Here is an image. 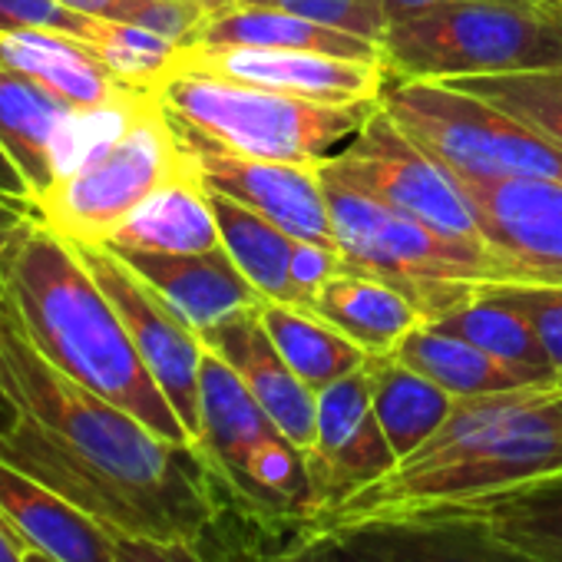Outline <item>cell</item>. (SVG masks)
Wrapping results in <instances>:
<instances>
[{"instance_id": "cell-12", "label": "cell", "mask_w": 562, "mask_h": 562, "mask_svg": "<svg viewBox=\"0 0 562 562\" xmlns=\"http://www.w3.org/2000/svg\"><path fill=\"white\" fill-rule=\"evenodd\" d=\"M305 460L315 493V519L335 513L397 467V453L374 414L368 368L318 391L315 440L305 450Z\"/></svg>"}, {"instance_id": "cell-17", "label": "cell", "mask_w": 562, "mask_h": 562, "mask_svg": "<svg viewBox=\"0 0 562 562\" xmlns=\"http://www.w3.org/2000/svg\"><path fill=\"white\" fill-rule=\"evenodd\" d=\"M209 351H215L251 391L261 411L281 427L295 447L308 450L315 440V411L318 394L292 371L268 338L258 308H248L209 331L199 335Z\"/></svg>"}, {"instance_id": "cell-26", "label": "cell", "mask_w": 562, "mask_h": 562, "mask_svg": "<svg viewBox=\"0 0 562 562\" xmlns=\"http://www.w3.org/2000/svg\"><path fill=\"white\" fill-rule=\"evenodd\" d=\"M364 368H368L371 401H374L381 430H384L391 450L397 453V460H404L440 430V424L450 417L457 397L447 394L430 378H424L420 371L397 361L394 355L368 358Z\"/></svg>"}, {"instance_id": "cell-19", "label": "cell", "mask_w": 562, "mask_h": 562, "mask_svg": "<svg viewBox=\"0 0 562 562\" xmlns=\"http://www.w3.org/2000/svg\"><path fill=\"white\" fill-rule=\"evenodd\" d=\"M80 106L0 60V149L11 156L37 205L60 179V156Z\"/></svg>"}, {"instance_id": "cell-40", "label": "cell", "mask_w": 562, "mask_h": 562, "mask_svg": "<svg viewBox=\"0 0 562 562\" xmlns=\"http://www.w3.org/2000/svg\"><path fill=\"white\" fill-rule=\"evenodd\" d=\"M34 205L11 199V195H0V268H4V258L11 251V245L18 241V235L27 228V222L34 218Z\"/></svg>"}, {"instance_id": "cell-16", "label": "cell", "mask_w": 562, "mask_h": 562, "mask_svg": "<svg viewBox=\"0 0 562 562\" xmlns=\"http://www.w3.org/2000/svg\"><path fill=\"white\" fill-rule=\"evenodd\" d=\"M378 562H539L490 522L460 509H424L335 526Z\"/></svg>"}, {"instance_id": "cell-9", "label": "cell", "mask_w": 562, "mask_h": 562, "mask_svg": "<svg viewBox=\"0 0 562 562\" xmlns=\"http://www.w3.org/2000/svg\"><path fill=\"white\" fill-rule=\"evenodd\" d=\"M378 103L457 179H562L559 146L460 87L387 77Z\"/></svg>"}, {"instance_id": "cell-6", "label": "cell", "mask_w": 562, "mask_h": 562, "mask_svg": "<svg viewBox=\"0 0 562 562\" xmlns=\"http://www.w3.org/2000/svg\"><path fill=\"white\" fill-rule=\"evenodd\" d=\"M195 447L225 499L258 526L292 529L315 519L305 450L281 434L245 381L209 348L199 374Z\"/></svg>"}, {"instance_id": "cell-22", "label": "cell", "mask_w": 562, "mask_h": 562, "mask_svg": "<svg viewBox=\"0 0 562 562\" xmlns=\"http://www.w3.org/2000/svg\"><path fill=\"white\" fill-rule=\"evenodd\" d=\"M371 358L394 355V348L424 325V312L384 278L345 268L315 295L312 308Z\"/></svg>"}, {"instance_id": "cell-5", "label": "cell", "mask_w": 562, "mask_h": 562, "mask_svg": "<svg viewBox=\"0 0 562 562\" xmlns=\"http://www.w3.org/2000/svg\"><path fill=\"white\" fill-rule=\"evenodd\" d=\"M335 245L345 265L404 292L427 322L470 302L496 281H513L486 245L450 238L387 202L325 179Z\"/></svg>"}, {"instance_id": "cell-42", "label": "cell", "mask_w": 562, "mask_h": 562, "mask_svg": "<svg viewBox=\"0 0 562 562\" xmlns=\"http://www.w3.org/2000/svg\"><path fill=\"white\" fill-rule=\"evenodd\" d=\"M0 195H11V199H21L31 205V192H27V182L24 176L18 172V166L11 162V156L0 149Z\"/></svg>"}, {"instance_id": "cell-27", "label": "cell", "mask_w": 562, "mask_h": 562, "mask_svg": "<svg viewBox=\"0 0 562 562\" xmlns=\"http://www.w3.org/2000/svg\"><path fill=\"white\" fill-rule=\"evenodd\" d=\"M258 318L274 341L278 355L292 364V371L318 394L335 381L361 371L368 364V351H361L351 338L331 328L315 312L292 302H261Z\"/></svg>"}, {"instance_id": "cell-4", "label": "cell", "mask_w": 562, "mask_h": 562, "mask_svg": "<svg viewBox=\"0 0 562 562\" xmlns=\"http://www.w3.org/2000/svg\"><path fill=\"white\" fill-rule=\"evenodd\" d=\"M381 64L394 80H470L562 70V0H473L387 24Z\"/></svg>"}, {"instance_id": "cell-37", "label": "cell", "mask_w": 562, "mask_h": 562, "mask_svg": "<svg viewBox=\"0 0 562 562\" xmlns=\"http://www.w3.org/2000/svg\"><path fill=\"white\" fill-rule=\"evenodd\" d=\"M103 21L77 14L64 8L60 0H0V34L14 31H50V34H67L93 47Z\"/></svg>"}, {"instance_id": "cell-43", "label": "cell", "mask_w": 562, "mask_h": 562, "mask_svg": "<svg viewBox=\"0 0 562 562\" xmlns=\"http://www.w3.org/2000/svg\"><path fill=\"white\" fill-rule=\"evenodd\" d=\"M27 549L31 546L21 539V532L0 513V562H27Z\"/></svg>"}, {"instance_id": "cell-1", "label": "cell", "mask_w": 562, "mask_h": 562, "mask_svg": "<svg viewBox=\"0 0 562 562\" xmlns=\"http://www.w3.org/2000/svg\"><path fill=\"white\" fill-rule=\"evenodd\" d=\"M0 384L14 427L0 460L116 532L209 539L225 493L195 443H176L44 361L0 285Z\"/></svg>"}, {"instance_id": "cell-46", "label": "cell", "mask_w": 562, "mask_h": 562, "mask_svg": "<svg viewBox=\"0 0 562 562\" xmlns=\"http://www.w3.org/2000/svg\"><path fill=\"white\" fill-rule=\"evenodd\" d=\"M27 562H57V559H54V555H47V552L27 549Z\"/></svg>"}, {"instance_id": "cell-23", "label": "cell", "mask_w": 562, "mask_h": 562, "mask_svg": "<svg viewBox=\"0 0 562 562\" xmlns=\"http://www.w3.org/2000/svg\"><path fill=\"white\" fill-rule=\"evenodd\" d=\"M106 245L113 251L159 255H195L222 248V232L199 169L166 182L146 202H139Z\"/></svg>"}, {"instance_id": "cell-35", "label": "cell", "mask_w": 562, "mask_h": 562, "mask_svg": "<svg viewBox=\"0 0 562 562\" xmlns=\"http://www.w3.org/2000/svg\"><path fill=\"white\" fill-rule=\"evenodd\" d=\"M503 302L516 305L536 328L555 381L562 384V285H532V281H496L490 285Z\"/></svg>"}, {"instance_id": "cell-44", "label": "cell", "mask_w": 562, "mask_h": 562, "mask_svg": "<svg viewBox=\"0 0 562 562\" xmlns=\"http://www.w3.org/2000/svg\"><path fill=\"white\" fill-rule=\"evenodd\" d=\"M14 420H18V414H14V404H11V397H8L4 384H0V437H4V434L14 427Z\"/></svg>"}, {"instance_id": "cell-31", "label": "cell", "mask_w": 562, "mask_h": 562, "mask_svg": "<svg viewBox=\"0 0 562 562\" xmlns=\"http://www.w3.org/2000/svg\"><path fill=\"white\" fill-rule=\"evenodd\" d=\"M450 87H460L519 116L522 123L539 130L552 146L562 149V70L470 77V80H450Z\"/></svg>"}, {"instance_id": "cell-18", "label": "cell", "mask_w": 562, "mask_h": 562, "mask_svg": "<svg viewBox=\"0 0 562 562\" xmlns=\"http://www.w3.org/2000/svg\"><path fill=\"white\" fill-rule=\"evenodd\" d=\"M116 255L199 335L265 302L251 281L238 271V265L228 258L225 248L195 251V255H159V251H116Z\"/></svg>"}, {"instance_id": "cell-32", "label": "cell", "mask_w": 562, "mask_h": 562, "mask_svg": "<svg viewBox=\"0 0 562 562\" xmlns=\"http://www.w3.org/2000/svg\"><path fill=\"white\" fill-rule=\"evenodd\" d=\"M93 50L100 60L130 87L153 93L156 83L176 67L182 47L169 41L166 34L146 27V24H126V21H103Z\"/></svg>"}, {"instance_id": "cell-3", "label": "cell", "mask_w": 562, "mask_h": 562, "mask_svg": "<svg viewBox=\"0 0 562 562\" xmlns=\"http://www.w3.org/2000/svg\"><path fill=\"white\" fill-rule=\"evenodd\" d=\"M562 470V387H516L453 404L440 430L322 526L470 503Z\"/></svg>"}, {"instance_id": "cell-36", "label": "cell", "mask_w": 562, "mask_h": 562, "mask_svg": "<svg viewBox=\"0 0 562 562\" xmlns=\"http://www.w3.org/2000/svg\"><path fill=\"white\" fill-rule=\"evenodd\" d=\"M248 562H378L348 532L322 522L292 526V536L278 549L255 552Z\"/></svg>"}, {"instance_id": "cell-30", "label": "cell", "mask_w": 562, "mask_h": 562, "mask_svg": "<svg viewBox=\"0 0 562 562\" xmlns=\"http://www.w3.org/2000/svg\"><path fill=\"white\" fill-rule=\"evenodd\" d=\"M394 358L404 361L407 368L420 371L434 384H440L457 401L503 394V391H516V387H529V384H522V378H516L496 358H490L486 351H480L467 338L450 335V331H443V328H437L430 322L417 325L394 348Z\"/></svg>"}, {"instance_id": "cell-33", "label": "cell", "mask_w": 562, "mask_h": 562, "mask_svg": "<svg viewBox=\"0 0 562 562\" xmlns=\"http://www.w3.org/2000/svg\"><path fill=\"white\" fill-rule=\"evenodd\" d=\"M60 4L97 21L146 24L176 41L179 47H189L199 24L205 21L199 0H60Z\"/></svg>"}, {"instance_id": "cell-34", "label": "cell", "mask_w": 562, "mask_h": 562, "mask_svg": "<svg viewBox=\"0 0 562 562\" xmlns=\"http://www.w3.org/2000/svg\"><path fill=\"white\" fill-rule=\"evenodd\" d=\"M235 4L289 11V14H299V18L328 24V27H338V31H351V34L378 41V44L387 27L384 0H235Z\"/></svg>"}, {"instance_id": "cell-10", "label": "cell", "mask_w": 562, "mask_h": 562, "mask_svg": "<svg viewBox=\"0 0 562 562\" xmlns=\"http://www.w3.org/2000/svg\"><path fill=\"white\" fill-rule=\"evenodd\" d=\"M322 176L368 192L450 238L486 245L460 179L417 139H411L381 103L364 126L322 166Z\"/></svg>"}, {"instance_id": "cell-11", "label": "cell", "mask_w": 562, "mask_h": 562, "mask_svg": "<svg viewBox=\"0 0 562 562\" xmlns=\"http://www.w3.org/2000/svg\"><path fill=\"white\" fill-rule=\"evenodd\" d=\"M106 292L113 308L120 312L146 371L179 414L192 443L199 440V374L205 345L199 331H192L146 281L106 245H74Z\"/></svg>"}, {"instance_id": "cell-41", "label": "cell", "mask_w": 562, "mask_h": 562, "mask_svg": "<svg viewBox=\"0 0 562 562\" xmlns=\"http://www.w3.org/2000/svg\"><path fill=\"white\" fill-rule=\"evenodd\" d=\"M450 4H473V0H384V14H387V24H394V21H407L437 8H450ZM499 4H519V0H499Z\"/></svg>"}, {"instance_id": "cell-15", "label": "cell", "mask_w": 562, "mask_h": 562, "mask_svg": "<svg viewBox=\"0 0 562 562\" xmlns=\"http://www.w3.org/2000/svg\"><path fill=\"white\" fill-rule=\"evenodd\" d=\"M179 67L212 74L232 83L261 87L315 103H378L387 83L384 64L348 60L312 50H265V47H182Z\"/></svg>"}, {"instance_id": "cell-20", "label": "cell", "mask_w": 562, "mask_h": 562, "mask_svg": "<svg viewBox=\"0 0 562 562\" xmlns=\"http://www.w3.org/2000/svg\"><path fill=\"white\" fill-rule=\"evenodd\" d=\"M0 513L21 539L57 562H113V529L67 496L0 460Z\"/></svg>"}, {"instance_id": "cell-24", "label": "cell", "mask_w": 562, "mask_h": 562, "mask_svg": "<svg viewBox=\"0 0 562 562\" xmlns=\"http://www.w3.org/2000/svg\"><path fill=\"white\" fill-rule=\"evenodd\" d=\"M192 44L209 47H265V50H312V54H331L348 60H374L381 64V44L358 37L351 31H338L289 11L274 8H225L218 14H209ZM189 44V47H192Z\"/></svg>"}, {"instance_id": "cell-28", "label": "cell", "mask_w": 562, "mask_h": 562, "mask_svg": "<svg viewBox=\"0 0 562 562\" xmlns=\"http://www.w3.org/2000/svg\"><path fill=\"white\" fill-rule=\"evenodd\" d=\"M209 202L222 232V248L238 265V271L251 281L255 292L265 302L299 305L295 285H292V241L295 238L285 228H278L271 218L258 215L255 209L235 202L232 195L218 189H209Z\"/></svg>"}, {"instance_id": "cell-38", "label": "cell", "mask_w": 562, "mask_h": 562, "mask_svg": "<svg viewBox=\"0 0 562 562\" xmlns=\"http://www.w3.org/2000/svg\"><path fill=\"white\" fill-rule=\"evenodd\" d=\"M345 255L338 251V245H325V241H305L295 238L292 241V285H295V299L302 308H312L315 295L328 285L335 274H341Z\"/></svg>"}, {"instance_id": "cell-8", "label": "cell", "mask_w": 562, "mask_h": 562, "mask_svg": "<svg viewBox=\"0 0 562 562\" xmlns=\"http://www.w3.org/2000/svg\"><path fill=\"white\" fill-rule=\"evenodd\" d=\"M186 172H195L186 139L149 93L130 126L57 179L34 212L70 245H106L139 202Z\"/></svg>"}, {"instance_id": "cell-13", "label": "cell", "mask_w": 562, "mask_h": 562, "mask_svg": "<svg viewBox=\"0 0 562 562\" xmlns=\"http://www.w3.org/2000/svg\"><path fill=\"white\" fill-rule=\"evenodd\" d=\"M480 235L513 281L562 285V179H460Z\"/></svg>"}, {"instance_id": "cell-39", "label": "cell", "mask_w": 562, "mask_h": 562, "mask_svg": "<svg viewBox=\"0 0 562 562\" xmlns=\"http://www.w3.org/2000/svg\"><path fill=\"white\" fill-rule=\"evenodd\" d=\"M202 542L205 539H156L113 529V562H212Z\"/></svg>"}, {"instance_id": "cell-21", "label": "cell", "mask_w": 562, "mask_h": 562, "mask_svg": "<svg viewBox=\"0 0 562 562\" xmlns=\"http://www.w3.org/2000/svg\"><path fill=\"white\" fill-rule=\"evenodd\" d=\"M0 60L41 80L47 90L70 100L80 110H97L130 93H146L123 83L90 44L67 34H50V31L0 34Z\"/></svg>"}, {"instance_id": "cell-29", "label": "cell", "mask_w": 562, "mask_h": 562, "mask_svg": "<svg viewBox=\"0 0 562 562\" xmlns=\"http://www.w3.org/2000/svg\"><path fill=\"white\" fill-rule=\"evenodd\" d=\"M480 516L506 542L529 552L539 562H562V470L499 490L470 503L440 506Z\"/></svg>"}, {"instance_id": "cell-45", "label": "cell", "mask_w": 562, "mask_h": 562, "mask_svg": "<svg viewBox=\"0 0 562 562\" xmlns=\"http://www.w3.org/2000/svg\"><path fill=\"white\" fill-rule=\"evenodd\" d=\"M235 0H199V8L205 11V18L209 14H218V11H225V8H232Z\"/></svg>"}, {"instance_id": "cell-14", "label": "cell", "mask_w": 562, "mask_h": 562, "mask_svg": "<svg viewBox=\"0 0 562 562\" xmlns=\"http://www.w3.org/2000/svg\"><path fill=\"white\" fill-rule=\"evenodd\" d=\"M179 133L209 189H218L232 195L235 202L255 209L258 215L271 218L278 228H285L292 238L335 245L322 166L258 159V156L225 149L182 126Z\"/></svg>"}, {"instance_id": "cell-25", "label": "cell", "mask_w": 562, "mask_h": 562, "mask_svg": "<svg viewBox=\"0 0 562 562\" xmlns=\"http://www.w3.org/2000/svg\"><path fill=\"white\" fill-rule=\"evenodd\" d=\"M430 325L467 338L490 358H496L503 368H509L522 384L529 387H562L555 381L552 361L532 328V322L509 302H503L490 285L476 292L470 302L457 305L453 312L434 318Z\"/></svg>"}, {"instance_id": "cell-7", "label": "cell", "mask_w": 562, "mask_h": 562, "mask_svg": "<svg viewBox=\"0 0 562 562\" xmlns=\"http://www.w3.org/2000/svg\"><path fill=\"white\" fill-rule=\"evenodd\" d=\"M156 100L189 133L225 149L325 166L374 113L378 103H315L261 87L232 83L189 67H172L156 83Z\"/></svg>"}, {"instance_id": "cell-2", "label": "cell", "mask_w": 562, "mask_h": 562, "mask_svg": "<svg viewBox=\"0 0 562 562\" xmlns=\"http://www.w3.org/2000/svg\"><path fill=\"white\" fill-rule=\"evenodd\" d=\"M0 285L11 299L21 331L44 361L103 401L130 411L156 434L192 443L80 251L37 215L11 245L0 268Z\"/></svg>"}]
</instances>
